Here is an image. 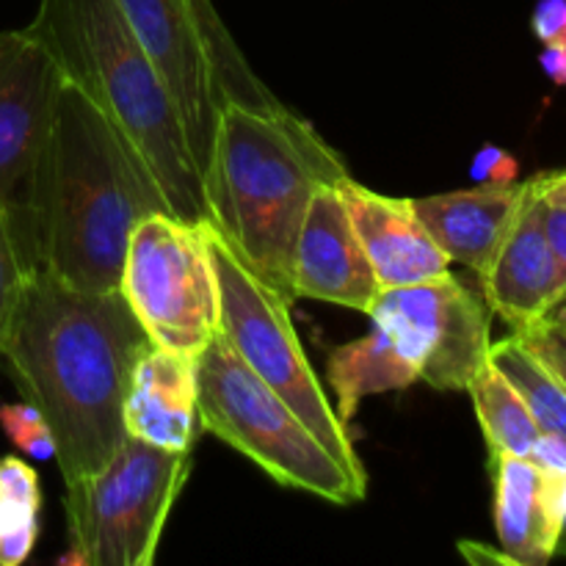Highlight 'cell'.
I'll return each mask as SVG.
<instances>
[{
  "mask_svg": "<svg viewBox=\"0 0 566 566\" xmlns=\"http://www.w3.org/2000/svg\"><path fill=\"white\" fill-rule=\"evenodd\" d=\"M296 298L370 313L381 282L348 216L340 182L324 186L310 202L293 249Z\"/></svg>",
  "mask_w": 566,
  "mask_h": 566,
  "instance_id": "obj_12",
  "label": "cell"
},
{
  "mask_svg": "<svg viewBox=\"0 0 566 566\" xmlns=\"http://www.w3.org/2000/svg\"><path fill=\"white\" fill-rule=\"evenodd\" d=\"M490 359L503 376L517 387L523 401L528 403L542 434H553L566 442V385L520 340L509 335L492 343Z\"/></svg>",
  "mask_w": 566,
  "mask_h": 566,
  "instance_id": "obj_21",
  "label": "cell"
},
{
  "mask_svg": "<svg viewBox=\"0 0 566 566\" xmlns=\"http://www.w3.org/2000/svg\"><path fill=\"white\" fill-rule=\"evenodd\" d=\"M133 36L169 88L199 175L205 171L219 122L213 66L186 0H116Z\"/></svg>",
  "mask_w": 566,
  "mask_h": 566,
  "instance_id": "obj_10",
  "label": "cell"
},
{
  "mask_svg": "<svg viewBox=\"0 0 566 566\" xmlns=\"http://www.w3.org/2000/svg\"><path fill=\"white\" fill-rule=\"evenodd\" d=\"M119 291L155 346L197 359L219 332V291L199 224L171 213L138 221Z\"/></svg>",
  "mask_w": 566,
  "mask_h": 566,
  "instance_id": "obj_8",
  "label": "cell"
},
{
  "mask_svg": "<svg viewBox=\"0 0 566 566\" xmlns=\"http://www.w3.org/2000/svg\"><path fill=\"white\" fill-rule=\"evenodd\" d=\"M551 473V470H547ZM553 481V509H556V556H566V473H551Z\"/></svg>",
  "mask_w": 566,
  "mask_h": 566,
  "instance_id": "obj_30",
  "label": "cell"
},
{
  "mask_svg": "<svg viewBox=\"0 0 566 566\" xmlns=\"http://www.w3.org/2000/svg\"><path fill=\"white\" fill-rule=\"evenodd\" d=\"M517 160L501 147H486L479 149L473 158V180L481 186H506V182H517Z\"/></svg>",
  "mask_w": 566,
  "mask_h": 566,
  "instance_id": "obj_27",
  "label": "cell"
},
{
  "mask_svg": "<svg viewBox=\"0 0 566 566\" xmlns=\"http://www.w3.org/2000/svg\"><path fill=\"white\" fill-rule=\"evenodd\" d=\"M517 337L566 385V304L547 313L525 332H517Z\"/></svg>",
  "mask_w": 566,
  "mask_h": 566,
  "instance_id": "obj_25",
  "label": "cell"
},
{
  "mask_svg": "<svg viewBox=\"0 0 566 566\" xmlns=\"http://www.w3.org/2000/svg\"><path fill=\"white\" fill-rule=\"evenodd\" d=\"M155 213H171V205L149 166L86 94L64 83L25 205L11 213L33 269L81 291H119L133 230Z\"/></svg>",
  "mask_w": 566,
  "mask_h": 566,
  "instance_id": "obj_2",
  "label": "cell"
},
{
  "mask_svg": "<svg viewBox=\"0 0 566 566\" xmlns=\"http://www.w3.org/2000/svg\"><path fill=\"white\" fill-rule=\"evenodd\" d=\"M0 426H3L6 437L28 457L39 459V462L42 459H55L53 434H50L39 409L31 407L28 401L3 403L0 407Z\"/></svg>",
  "mask_w": 566,
  "mask_h": 566,
  "instance_id": "obj_24",
  "label": "cell"
},
{
  "mask_svg": "<svg viewBox=\"0 0 566 566\" xmlns=\"http://www.w3.org/2000/svg\"><path fill=\"white\" fill-rule=\"evenodd\" d=\"M42 486L36 470L17 457L0 459V566L28 562L39 536Z\"/></svg>",
  "mask_w": 566,
  "mask_h": 566,
  "instance_id": "obj_22",
  "label": "cell"
},
{
  "mask_svg": "<svg viewBox=\"0 0 566 566\" xmlns=\"http://www.w3.org/2000/svg\"><path fill=\"white\" fill-rule=\"evenodd\" d=\"M539 219L542 230H545L547 243H551V252L556 258L558 274H562V304H566V208L564 205L547 202L542 197V175H539ZM558 304V307H562Z\"/></svg>",
  "mask_w": 566,
  "mask_h": 566,
  "instance_id": "obj_26",
  "label": "cell"
},
{
  "mask_svg": "<svg viewBox=\"0 0 566 566\" xmlns=\"http://www.w3.org/2000/svg\"><path fill=\"white\" fill-rule=\"evenodd\" d=\"M542 197H545L547 202L564 205L566 208V169L542 175Z\"/></svg>",
  "mask_w": 566,
  "mask_h": 566,
  "instance_id": "obj_33",
  "label": "cell"
},
{
  "mask_svg": "<svg viewBox=\"0 0 566 566\" xmlns=\"http://www.w3.org/2000/svg\"><path fill=\"white\" fill-rule=\"evenodd\" d=\"M531 462L539 464L542 470L551 473H566V442L553 434H539L534 451H531Z\"/></svg>",
  "mask_w": 566,
  "mask_h": 566,
  "instance_id": "obj_29",
  "label": "cell"
},
{
  "mask_svg": "<svg viewBox=\"0 0 566 566\" xmlns=\"http://www.w3.org/2000/svg\"><path fill=\"white\" fill-rule=\"evenodd\" d=\"M464 392L473 398L475 418L484 431L490 453H512V457L528 459L542 431L517 387L497 370L492 359H486V365L473 376Z\"/></svg>",
  "mask_w": 566,
  "mask_h": 566,
  "instance_id": "obj_20",
  "label": "cell"
},
{
  "mask_svg": "<svg viewBox=\"0 0 566 566\" xmlns=\"http://www.w3.org/2000/svg\"><path fill=\"white\" fill-rule=\"evenodd\" d=\"M61 86L59 66L28 28L0 33V202L9 213L25 205Z\"/></svg>",
  "mask_w": 566,
  "mask_h": 566,
  "instance_id": "obj_11",
  "label": "cell"
},
{
  "mask_svg": "<svg viewBox=\"0 0 566 566\" xmlns=\"http://www.w3.org/2000/svg\"><path fill=\"white\" fill-rule=\"evenodd\" d=\"M199 426L258 464L287 490H302L335 506L363 501L359 484L302 418L247 368L216 332L193 359Z\"/></svg>",
  "mask_w": 566,
  "mask_h": 566,
  "instance_id": "obj_5",
  "label": "cell"
},
{
  "mask_svg": "<svg viewBox=\"0 0 566 566\" xmlns=\"http://www.w3.org/2000/svg\"><path fill=\"white\" fill-rule=\"evenodd\" d=\"M525 191L528 182H506V186L479 182L468 191L412 199V208L446 258L479 276L517 216Z\"/></svg>",
  "mask_w": 566,
  "mask_h": 566,
  "instance_id": "obj_15",
  "label": "cell"
},
{
  "mask_svg": "<svg viewBox=\"0 0 566 566\" xmlns=\"http://www.w3.org/2000/svg\"><path fill=\"white\" fill-rule=\"evenodd\" d=\"M490 473L501 551L517 566H545L558 536L551 473L512 453H490Z\"/></svg>",
  "mask_w": 566,
  "mask_h": 566,
  "instance_id": "obj_17",
  "label": "cell"
},
{
  "mask_svg": "<svg viewBox=\"0 0 566 566\" xmlns=\"http://www.w3.org/2000/svg\"><path fill=\"white\" fill-rule=\"evenodd\" d=\"M481 296L492 315L517 335L562 304V274L539 219V175L528 180L523 205L479 274Z\"/></svg>",
  "mask_w": 566,
  "mask_h": 566,
  "instance_id": "obj_13",
  "label": "cell"
},
{
  "mask_svg": "<svg viewBox=\"0 0 566 566\" xmlns=\"http://www.w3.org/2000/svg\"><path fill=\"white\" fill-rule=\"evenodd\" d=\"M459 553L468 558L470 564H509V566H517L501 547H490V545H479V542H459Z\"/></svg>",
  "mask_w": 566,
  "mask_h": 566,
  "instance_id": "obj_31",
  "label": "cell"
},
{
  "mask_svg": "<svg viewBox=\"0 0 566 566\" xmlns=\"http://www.w3.org/2000/svg\"><path fill=\"white\" fill-rule=\"evenodd\" d=\"M31 269V254L17 235L9 208L0 202V337H3L11 313H14V304Z\"/></svg>",
  "mask_w": 566,
  "mask_h": 566,
  "instance_id": "obj_23",
  "label": "cell"
},
{
  "mask_svg": "<svg viewBox=\"0 0 566 566\" xmlns=\"http://www.w3.org/2000/svg\"><path fill=\"white\" fill-rule=\"evenodd\" d=\"M199 227L219 291V335L247 363V368L307 423V429L329 448L332 457L359 484L368 486V473L357 457L352 429L337 418L335 407L326 398V387L315 376L293 329L291 304L269 291L235 258L210 221H199Z\"/></svg>",
  "mask_w": 566,
  "mask_h": 566,
  "instance_id": "obj_6",
  "label": "cell"
},
{
  "mask_svg": "<svg viewBox=\"0 0 566 566\" xmlns=\"http://www.w3.org/2000/svg\"><path fill=\"white\" fill-rule=\"evenodd\" d=\"M193 448H160L127 434L99 473L66 484L70 553L61 564L149 566L175 501L191 475Z\"/></svg>",
  "mask_w": 566,
  "mask_h": 566,
  "instance_id": "obj_7",
  "label": "cell"
},
{
  "mask_svg": "<svg viewBox=\"0 0 566 566\" xmlns=\"http://www.w3.org/2000/svg\"><path fill=\"white\" fill-rule=\"evenodd\" d=\"M340 191L381 287L418 285L451 271V260L431 241L412 199L370 191L354 177L340 182Z\"/></svg>",
  "mask_w": 566,
  "mask_h": 566,
  "instance_id": "obj_14",
  "label": "cell"
},
{
  "mask_svg": "<svg viewBox=\"0 0 566 566\" xmlns=\"http://www.w3.org/2000/svg\"><path fill=\"white\" fill-rule=\"evenodd\" d=\"M370 332L359 340L337 346L326 359V381L335 392V412L343 423H352L359 403L370 396L407 390L420 379L418 365L396 335L370 321Z\"/></svg>",
  "mask_w": 566,
  "mask_h": 566,
  "instance_id": "obj_18",
  "label": "cell"
},
{
  "mask_svg": "<svg viewBox=\"0 0 566 566\" xmlns=\"http://www.w3.org/2000/svg\"><path fill=\"white\" fill-rule=\"evenodd\" d=\"M64 83L86 94L136 147L158 180L171 213L208 221V202L180 111L116 0H39L28 25Z\"/></svg>",
  "mask_w": 566,
  "mask_h": 566,
  "instance_id": "obj_4",
  "label": "cell"
},
{
  "mask_svg": "<svg viewBox=\"0 0 566 566\" xmlns=\"http://www.w3.org/2000/svg\"><path fill=\"white\" fill-rule=\"evenodd\" d=\"M149 346L122 291H81L44 269L28 271L0 359L48 423L66 484L99 473L127 440V387Z\"/></svg>",
  "mask_w": 566,
  "mask_h": 566,
  "instance_id": "obj_1",
  "label": "cell"
},
{
  "mask_svg": "<svg viewBox=\"0 0 566 566\" xmlns=\"http://www.w3.org/2000/svg\"><path fill=\"white\" fill-rule=\"evenodd\" d=\"M531 28L545 44L566 42V0H539L531 17Z\"/></svg>",
  "mask_w": 566,
  "mask_h": 566,
  "instance_id": "obj_28",
  "label": "cell"
},
{
  "mask_svg": "<svg viewBox=\"0 0 566 566\" xmlns=\"http://www.w3.org/2000/svg\"><path fill=\"white\" fill-rule=\"evenodd\" d=\"M125 429L160 448H193L199 426L193 357L149 346L130 376Z\"/></svg>",
  "mask_w": 566,
  "mask_h": 566,
  "instance_id": "obj_16",
  "label": "cell"
},
{
  "mask_svg": "<svg viewBox=\"0 0 566 566\" xmlns=\"http://www.w3.org/2000/svg\"><path fill=\"white\" fill-rule=\"evenodd\" d=\"M368 315L401 340L420 381L437 390H468L490 359V304L451 271L418 285L381 287Z\"/></svg>",
  "mask_w": 566,
  "mask_h": 566,
  "instance_id": "obj_9",
  "label": "cell"
},
{
  "mask_svg": "<svg viewBox=\"0 0 566 566\" xmlns=\"http://www.w3.org/2000/svg\"><path fill=\"white\" fill-rule=\"evenodd\" d=\"M346 160L302 116L221 105L202 171L208 221L235 258L285 304L293 293V249L310 202L348 180Z\"/></svg>",
  "mask_w": 566,
  "mask_h": 566,
  "instance_id": "obj_3",
  "label": "cell"
},
{
  "mask_svg": "<svg viewBox=\"0 0 566 566\" xmlns=\"http://www.w3.org/2000/svg\"><path fill=\"white\" fill-rule=\"evenodd\" d=\"M542 66H545L547 75L553 77V83L566 86V42L564 44H545V53H542Z\"/></svg>",
  "mask_w": 566,
  "mask_h": 566,
  "instance_id": "obj_32",
  "label": "cell"
},
{
  "mask_svg": "<svg viewBox=\"0 0 566 566\" xmlns=\"http://www.w3.org/2000/svg\"><path fill=\"white\" fill-rule=\"evenodd\" d=\"M186 3L188 9H191L193 22H197L205 50H208L210 66H213L216 92H219V103H235L243 105V108L263 111V114H276V111L285 108V105L280 103V97L265 86L263 77L252 70V64L247 61L243 50L238 48V42L232 39L230 28L221 20L213 0H186Z\"/></svg>",
  "mask_w": 566,
  "mask_h": 566,
  "instance_id": "obj_19",
  "label": "cell"
}]
</instances>
